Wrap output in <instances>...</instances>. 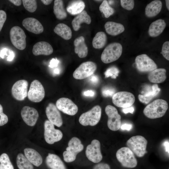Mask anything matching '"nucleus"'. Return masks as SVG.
Returning a JSON list of instances; mask_svg holds the SVG:
<instances>
[{"label":"nucleus","instance_id":"nucleus-16","mask_svg":"<svg viewBox=\"0 0 169 169\" xmlns=\"http://www.w3.org/2000/svg\"><path fill=\"white\" fill-rule=\"evenodd\" d=\"M28 83L24 79L19 80L13 85L11 92L12 96L16 100L22 101L28 95Z\"/></svg>","mask_w":169,"mask_h":169},{"label":"nucleus","instance_id":"nucleus-8","mask_svg":"<svg viewBox=\"0 0 169 169\" xmlns=\"http://www.w3.org/2000/svg\"><path fill=\"white\" fill-rule=\"evenodd\" d=\"M44 126V137L47 143L52 144L62 139L63 134L62 131L55 129L54 125L48 120L45 121Z\"/></svg>","mask_w":169,"mask_h":169},{"label":"nucleus","instance_id":"nucleus-26","mask_svg":"<svg viewBox=\"0 0 169 169\" xmlns=\"http://www.w3.org/2000/svg\"><path fill=\"white\" fill-rule=\"evenodd\" d=\"M162 4L160 0H155L147 4L145 9L146 15L148 18L156 16L161 10Z\"/></svg>","mask_w":169,"mask_h":169},{"label":"nucleus","instance_id":"nucleus-39","mask_svg":"<svg viewBox=\"0 0 169 169\" xmlns=\"http://www.w3.org/2000/svg\"><path fill=\"white\" fill-rule=\"evenodd\" d=\"M119 71L118 69L115 66H112L108 69L105 73V77H111L112 79H115L118 75Z\"/></svg>","mask_w":169,"mask_h":169},{"label":"nucleus","instance_id":"nucleus-4","mask_svg":"<svg viewBox=\"0 0 169 169\" xmlns=\"http://www.w3.org/2000/svg\"><path fill=\"white\" fill-rule=\"evenodd\" d=\"M122 52V47L119 43L114 42L107 45L103 51L101 56V61L108 64L119 59Z\"/></svg>","mask_w":169,"mask_h":169},{"label":"nucleus","instance_id":"nucleus-29","mask_svg":"<svg viewBox=\"0 0 169 169\" xmlns=\"http://www.w3.org/2000/svg\"><path fill=\"white\" fill-rule=\"evenodd\" d=\"M104 27L106 33L112 36L119 34L125 30V28L122 24L112 21L106 22Z\"/></svg>","mask_w":169,"mask_h":169},{"label":"nucleus","instance_id":"nucleus-47","mask_svg":"<svg viewBox=\"0 0 169 169\" xmlns=\"http://www.w3.org/2000/svg\"><path fill=\"white\" fill-rule=\"evenodd\" d=\"M59 61L56 59H52L50 61L49 66L51 68H53L57 66Z\"/></svg>","mask_w":169,"mask_h":169},{"label":"nucleus","instance_id":"nucleus-35","mask_svg":"<svg viewBox=\"0 0 169 169\" xmlns=\"http://www.w3.org/2000/svg\"><path fill=\"white\" fill-rule=\"evenodd\" d=\"M99 10L103 13L106 18H108L112 15L115 12L114 9L109 5L107 1L105 0L99 7Z\"/></svg>","mask_w":169,"mask_h":169},{"label":"nucleus","instance_id":"nucleus-3","mask_svg":"<svg viewBox=\"0 0 169 169\" xmlns=\"http://www.w3.org/2000/svg\"><path fill=\"white\" fill-rule=\"evenodd\" d=\"M84 148L80 140L75 137L71 138L68 143V146L63 153L64 161L70 163L74 161L77 154L83 151Z\"/></svg>","mask_w":169,"mask_h":169},{"label":"nucleus","instance_id":"nucleus-10","mask_svg":"<svg viewBox=\"0 0 169 169\" xmlns=\"http://www.w3.org/2000/svg\"><path fill=\"white\" fill-rule=\"evenodd\" d=\"M105 111L108 116L107 125L108 128L113 131L118 130L121 125V116L117 109L112 105H108L106 106Z\"/></svg>","mask_w":169,"mask_h":169},{"label":"nucleus","instance_id":"nucleus-1","mask_svg":"<svg viewBox=\"0 0 169 169\" xmlns=\"http://www.w3.org/2000/svg\"><path fill=\"white\" fill-rule=\"evenodd\" d=\"M168 108V103L166 100L158 99L147 105L144 109L143 112L147 118L154 119L164 116Z\"/></svg>","mask_w":169,"mask_h":169},{"label":"nucleus","instance_id":"nucleus-46","mask_svg":"<svg viewBox=\"0 0 169 169\" xmlns=\"http://www.w3.org/2000/svg\"><path fill=\"white\" fill-rule=\"evenodd\" d=\"M134 110V107L131 106L129 107L123 108L122 109V112L125 114H127L128 113L133 114Z\"/></svg>","mask_w":169,"mask_h":169},{"label":"nucleus","instance_id":"nucleus-54","mask_svg":"<svg viewBox=\"0 0 169 169\" xmlns=\"http://www.w3.org/2000/svg\"><path fill=\"white\" fill-rule=\"evenodd\" d=\"M165 2L166 3V8L168 10H169V0H166Z\"/></svg>","mask_w":169,"mask_h":169},{"label":"nucleus","instance_id":"nucleus-13","mask_svg":"<svg viewBox=\"0 0 169 169\" xmlns=\"http://www.w3.org/2000/svg\"><path fill=\"white\" fill-rule=\"evenodd\" d=\"M27 96L30 100L34 102H40L43 99L45 90L39 81L35 79L31 82Z\"/></svg>","mask_w":169,"mask_h":169},{"label":"nucleus","instance_id":"nucleus-55","mask_svg":"<svg viewBox=\"0 0 169 169\" xmlns=\"http://www.w3.org/2000/svg\"><path fill=\"white\" fill-rule=\"evenodd\" d=\"M54 72L56 74H59V70L58 69H56L54 70Z\"/></svg>","mask_w":169,"mask_h":169},{"label":"nucleus","instance_id":"nucleus-2","mask_svg":"<svg viewBox=\"0 0 169 169\" xmlns=\"http://www.w3.org/2000/svg\"><path fill=\"white\" fill-rule=\"evenodd\" d=\"M116 156L117 161L124 168L132 169L138 165L134 153L128 147H122L118 150Z\"/></svg>","mask_w":169,"mask_h":169},{"label":"nucleus","instance_id":"nucleus-7","mask_svg":"<svg viewBox=\"0 0 169 169\" xmlns=\"http://www.w3.org/2000/svg\"><path fill=\"white\" fill-rule=\"evenodd\" d=\"M10 38L13 45L20 50L24 49L26 46V36L23 30L18 26L13 27L10 31Z\"/></svg>","mask_w":169,"mask_h":169},{"label":"nucleus","instance_id":"nucleus-23","mask_svg":"<svg viewBox=\"0 0 169 169\" xmlns=\"http://www.w3.org/2000/svg\"><path fill=\"white\" fill-rule=\"evenodd\" d=\"M74 52L80 58L86 57L88 53V48L85 42L84 37L81 36L76 38L74 41Z\"/></svg>","mask_w":169,"mask_h":169},{"label":"nucleus","instance_id":"nucleus-32","mask_svg":"<svg viewBox=\"0 0 169 169\" xmlns=\"http://www.w3.org/2000/svg\"><path fill=\"white\" fill-rule=\"evenodd\" d=\"M54 13L56 18L62 20L67 17V14L64 9L62 0H54Z\"/></svg>","mask_w":169,"mask_h":169},{"label":"nucleus","instance_id":"nucleus-12","mask_svg":"<svg viewBox=\"0 0 169 169\" xmlns=\"http://www.w3.org/2000/svg\"><path fill=\"white\" fill-rule=\"evenodd\" d=\"M85 155L88 159L91 162L97 164L101 162L103 156L101 151L100 144L99 141L93 140L88 145L85 151Z\"/></svg>","mask_w":169,"mask_h":169},{"label":"nucleus","instance_id":"nucleus-51","mask_svg":"<svg viewBox=\"0 0 169 169\" xmlns=\"http://www.w3.org/2000/svg\"><path fill=\"white\" fill-rule=\"evenodd\" d=\"M90 80L93 83L95 84L98 82L99 79L97 76L95 75L91 76Z\"/></svg>","mask_w":169,"mask_h":169},{"label":"nucleus","instance_id":"nucleus-53","mask_svg":"<svg viewBox=\"0 0 169 169\" xmlns=\"http://www.w3.org/2000/svg\"><path fill=\"white\" fill-rule=\"evenodd\" d=\"M41 2L44 4L45 5H48L50 4L53 0H41Z\"/></svg>","mask_w":169,"mask_h":169},{"label":"nucleus","instance_id":"nucleus-18","mask_svg":"<svg viewBox=\"0 0 169 169\" xmlns=\"http://www.w3.org/2000/svg\"><path fill=\"white\" fill-rule=\"evenodd\" d=\"M21 115L23 120L28 125L34 126L38 119L39 114L34 108L25 106L22 109Z\"/></svg>","mask_w":169,"mask_h":169},{"label":"nucleus","instance_id":"nucleus-25","mask_svg":"<svg viewBox=\"0 0 169 169\" xmlns=\"http://www.w3.org/2000/svg\"><path fill=\"white\" fill-rule=\"evenodd\" d=\"M91 21L90 16L85 10L78 14L72 21V25L74 30L78 31L80 29V24L83 23L90 24Z\"/></svg>","mask_w":169,"mask_h":169},{"label":"nucleus","instance_id":"nucleus-49","mask_svg":"<svg viewBox=\"0 0 169 169\" xmlns=\"http://www.w3.org/2000/svg\"><path fill=\"white\" fill-rule=\"evenodd\" d=\"M95 93L93 90H88L85 91L84 95L85 96H93L95 95Z\"/></svg>","mask_w":169,"mask_h":169},{"label":"nucleus","instance_id":"nucleus-41","mask_svg":"<svg viewBox=\"0 0 169 169\" xmlns=\"http://www.w3.org/2000/svg\"><path fill=\"white\" fill-rule=\"evenodd\" d=\"M161 53L167 60H169V42H165L163 44Z\"/></svg>","mask_w":169,"mask_h":169},{"label":"nucleus","instance_id":"nucleus-21","mask_svg":"<svg viewBox=\"0 0 169 169\" xmlns=\"http://www.w3.org/2000/svg\"><path fill=\"white\" fill-rule=\"evenodd\" d=\"M45 162L50 169H67L60 158L55 154L49 153L46 157Z\"/></svg>","mask_w":169,"mask_h":169},{"label":"nucleus","instance_id":"nucleus-50","mask_svg":"<svg viewBox=\"0 0 169 169\" xmlns=\"http://www.w3.org/2000/svg\"><path fill=\"white\" fill-rule=\"evenodd\" d=\"M9 1L17 6H20L22 2V1L20 0H9Z\"/></svg>","mask_w":169,"mask_h":169},{"label":"nucleus","instance_id":"nucleus-6","mask_svg":"<svg viewBox=\"0 0 169 169\" xmlns=\"http://www.w3.org/2000/svg\"><path fill=\"white\" fill-rule=\"evenodd\" d=\"M101 109L96 105L90 110L82 114L79 117V123L82 125L94 126L96 125L100 119Z\"/></svg>","mask_w":169,"mask_h":169},{"label":"nucleus","instance_id":"nucleus-37","mask_svg":"<svg viewBox=\"0 0 169 169\" xmlns=\"http://www.w3.org/2000/svg\"><path fill=\"white\" fill-rule=\"evenodd\" d=\"M23 5L28 11L33 13L35 12L37 7V1L35 0H23Z\"/></svg>","mask_w":169,"mask_h":169},{"label":"nucleus","instance_id":"nucleus-28","mask_svg":"<svg viewBox=\"0 0 169 169\" xmlns=\"http://www.w3.org/2000/svg\"><path fill=\"white\" fill-rule=\"evenodd\" d=\"M160 90L157 84H154L152 86L151 90H148L144 95H139V100L142 103L147 104L158 95Z\"/></svg>","mask_w":169,"mask_h":169},{"label":"nucleus","instance_id":"nucleus-48","mask_svg":"<svg viewBox=\"0 0 169 169\" xmlns=\"http://www.w3.org/2000/svg\"><path fill=\"white\" fill-rule=\"evenodd\" d=\"M132 127V125L130 124H125L121 125L120 128L123 130H125L129 131L131 129Z\"/></svg>","mask_w":169,"mask_h":169},{"label":"nucleus","instance_id":"nucleus-14","mask_svg":"<svg viewBox=\"0 0 169 169\" xmlns=\"http://www.w3.org/2000/svg\"><path fill=\"white\" fill-rule=\"evenodd\" d=\"M135 61L137 70L141 72H150L157 69L154 61L146 54L137 56Z\"/></svg>","mask_w":169,"mask_h":169},{"label":"nucleus","instance_id":"nucleus-42","mask_svg":"<svg viewBox=\"0 0 169 169\" xmlns=\"http://www.w3.org/2000/svg\"><path fill=\"white\" fill-rule=\"evenodd\" d=\"M8 121V116L3 112V107L0 104V126L7 124Z\"/></svg>","mask_w":169,"mask_h":169},{"label":"nucleus","instance_id":"nucleus-40","mask_svg":"<svg viewBox=\"0 0 169 169\" xmlns=\"http://www.w3.org/2000/svg\"><path fill=\"white\" fill-rule=\"evenodd\" d=\"M120 4L124 8L128 10H132L134 7L135 3L133 0H120Z\"/></svg>","mask_w":169,"mask_h":169},{"label":"nucleus","instance_id":"nucleus-52","mask_svg":"<svg viewBox=\"0 0 169 169\" xmlns=\"http://www.w3.org/2000/svg\"><path fill=\"white\" fill-rule=\"evenodd\" d=\"M164 146L166 151L168 152V154H169V141H165L164 143Z\"/></svg>","mask_w":169,"mask_h":169},{"label":"nucleus","instance_id":"nucleus-20","mask_svg":"<svg viewBox=\"0 0 169 169\" xmlns=\"http://www.w3.org/2000/svg\"><path fill=\"white\" fill-rule=\"evenodd\" d=\"M53 51L51 45L45 41H40L36 43L33 46L32 52L33 55H48L51 54Z\"/></svg>","mask_w":169,"mask_h":169},{"label":"nucleus","instance_id":"nucleus-33","mask_svg":"<svg viewBox=\"0 0 169 169\" xmlns=\"http://www.w3.org/2000/svg\"><path fill=\"white\" fill-rule=\"evenodd\" d=\"M107 41V37L105 33L102 31L98 32L93 39V46L96 49L102 48L105 45Z\"/></svg>","mask_w":169,"mask_h":169},{"label":"nucleus","instance_id":"nucleus-34","mask_svg":"<svg viewBox=\"0 0 169 169\" xmlns=\"http://www.w3.org/2000/svg\"><path fill=\"white\" fill-rule=\"evenodd\" d=\"M16 162L19 169H33L32 164L22 153H19L17 155Z\"/></svg>","mask_w":169,"mask_h":169},{"label":"nucleus","instance_id":"nucleus-9","mask_svg":"<svg viewBox=\"0 0 169 169\" xmlns=\"http://www.w3.org/2000/svg\"><path fill=\"white\" fill-rule=\"evenodd\" d=\"M134 95L127 91H120L115 93L112 96L113 103L119 107L125 108L132 106L135 102Z\"/></svg>","mask_w":169,"mask_h":169},{"label":"nucleus","instance_id":"nucleus-24","mask_svg":"<svg viewBox=\"0 0 169 169\" xmlns=\"http://www.w3.org/2000/svg\"><path fill=\"white\" fill-rule=\"evenodd\" d=\"M24 152L25 157L32 164L38 167L42 164V157L36 150L27 148L24 150Z\"/></svg>","mask_w":169,"mask_h":169},{"label":"nucleus","instance_id":"nucleus-45","mask_svg":"<svg viewBox=\"0 0 169 169\" xmlns=\"http://www.w3.org/2000/svg\"><path fill=\"white\" fill-rule=\"evenodd\" d=\"M6 18L7 15L6 12L3 10H0V32L3 28Z\"/></svg>","mask_w":169,"mask_h":169},{"label":"nucleus","instance_id":"nucleus-44","mask_svg":"<svg viewBox=\"0 0 169 169\" xmlns=\"http://www.w3.org/2000/svg\"><path fill=\"white\" fill-rule=\"evenodd\" d=\"M92 169H111L110 165L106 163L101 162L95 164Z\"/></svg>","mask_w":169,"mask_h":169},{"label":"nucleus","instance_id":"nucleus-5","mask_svg":"<svg viewBox=\"0 0 169 169\" xmlns=\"http://www.w3.org/2000/svg\"><path fill=\"white\" fill-rule=\"evenodd\" d=\"M147 141L143 136L137 135L131 137L126 142L128 147L139 157H143L146 153Z\"/></svg>","mask_w":169,"mask_h":169},{"label":"nucleus","instance_id":"nucleus-31","mask_svg":"<svg viewBox=\"0 0 169 169\" xmlns=\"http://www.w3.org/2000/svg\"><path fill=\"white\" fill-rule=\"evenodd\" d=\"M85 7L84 2L81 0L73 1L67 8V12L73 15L78 14L84 10Z\"/></svg>","mask_w":169,"mask_h":169},{"label":"nucleus","instance_id":"nucleus-17","mask_svg":"<svg viewBox=\"0 0 169 169\" xmlns=\"http://www.w3.org/2000/svg\"><path fill=\"white\" fill-rule=\"evenodd\" d=\"M45 113L48 120L57 127L61 126L63 123L60 112L56 106L49 103L46 108Z\"/></svg>","mask_w":169,"mask_h":169},{"label":"nucleus","instance_id":"nucleus-38","mask_svg":"<svg viewBox=\"0 0 169 169\" xmlns=\"http://www.w3.org/2000/svg\"><path fill=\"white\" fill-rule=\"evenodd\" d=\"M15 56L14 53L12 50L7 48H4L0 52V57L5 59L8 61H12Z\"/></svg>","mask_w":169,"mask_h":169},{"label":"nucleus","instance_id":"nucleus-27","mask_svg":"<svg viewBox=\"0 0 169 169\" xmlns=\"http://www.w3.org/2000/svg\"><path fill=\"white\" fill-rule=\"evenodd\" d=\"M166 70L164 68L156 69L150 72L148 78L151 82L160 83L164 82L166 79Z\"/></svg>","mask_w":169,"mask_h":169},{"label":"nucleus","instance_id":"nucleus-36","mask_svg":"<svg viewBox=\"0 0 169 169\" xmlns=\"http://www.w3.org/2000/svg\"><path fill=\"white\" fill-rule=\"evenodd\" d=\"M0 169H14L8 155L3 153L0 156Z\"/></svg>","mask_w":169,"mask_h":169},{"label":"nucleus","instance_id":"nucleus-11","mask_svg":"<svg viewBox=\"0 0 169 169\" xmlns=\"http://www.w3.org/2000/svg\"><path fill=\"white\" fill-rule=\"evenodd\" d=\"M96 64L91 61H86L82 63L74 70L73 73L74 78L82 79L91 76L97 69Z\"/></svg>","mask_w":169,"mask_h":169},{"label":"nucleus","instance_id":"nucleus-22","mask_svg":"<svg viewBox=\"0 0 169 169\" xmlns=\"http://www.w3.org/2000/svg\"><path fill=\"white\" fill-rule=\"evenodd\" d=\"M166 27V23L163 19H159L153 22L149 28V36L152 37L158 36L162 33Z\"/></svg>","mask_w":169,"mask_h":169},{"label":"nucleus","instance_id":"nucleus-30","mask_svg":"<svg viewBox=\"0 0 169 169\" xmlns=\"http://www.w3.org/2000/svg\"><path fill=\"white\" fill-rule=\"evenodd\" d=\"M54 32L64 39H70L72 36L71 28L67 25L63 23L58 24L54 29Z\"/></svg>","mask_w":169,"mask_h":169},{"label":"nucleus","instance_id":"nucleus-43","mask_svg":"<svg viewBox=\"0 0 169 169\" xmlns=\"http://www.w3.org/2000/svg\"><path fill=\"white\" fill-rule=\"evenodd\" d=\"M115 92V89L110 87H104L102 90V94L105 97L112 96Z\"/></svg>","mask_w":169,"mask_h":169},{"label":"nucleus","instance_id":"nucleus-15","mask_svg":"<svg viewBox=\"0 0 169 169\" xmlns=\"http://www.w3.org/2000/svg\"><path fill=\"white\" fill-rule=\"evenodd\" d=\"M56 106L59 110L70 115H74L78 110L77 106L70 99L67 98L59 99L56 102Z\"/></svg>","mask_w":169,"mask_h":169},{"label":"nucleus","instance_id":"nucleus-19","mask_svg":"<svg viewBox=\"0 0 169 169\" xmlns=\"http://www.w3.org/2000/svg\"><path fill=\"white\" fill-rule=\"evenodd\" d=\"M22 24L28 31L34 34H40L44 31V27L42 24L34 18H26L23 20Z\"/></svg>","mask_w":169,"mask_h":169}]
</instances>
